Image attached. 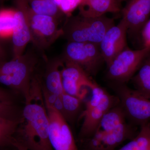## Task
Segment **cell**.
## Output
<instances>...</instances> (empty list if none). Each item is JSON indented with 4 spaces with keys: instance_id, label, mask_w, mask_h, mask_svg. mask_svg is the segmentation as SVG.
Returning a JSON list of instances; mask_svg holds the SVG:
<instances>
[{
    "instance_id": "obj_1",
    "label": "cell",
    "mask_w": 150,
    "mask_h": 150,
    "mask_svg": "<svg viewBox=\"0 0 150 150\" xmlns=\"http://www.w3.org/2000/svg\"><path fill=\"white\" fill-rule=\"evenodd\" d=\"M49 127L41 80L34 76L16 133L15 142L28 150H54L49 140Z\"/></svg>"
},
{
    "instance_id": "obj_2",
    "label": "cell",
    "mask_w": 150,
    "mask_h": 150,
    "mask_svg": "<svg viewBox=\"0 0 150 150\" xmlns=\"http://www.w3.org/2000/svg\"><path fill=\"white\" fill-rule=\"evenodd\" d=\"M37 62V56L29 50L19 58L0 62V83L19 93L26 100Z\"/></svg>"
},
{
    "instance_id": "obj_3",
    "label": "cell",
    "mask_w": 150,
    "mask_h": 150,
    "mask_svg": "<svg viewBox=\"0 0 150 150\" xmlns=\"http://www.w3.org/2000/svg\"><path fill=\"white\" fill-rule=\"evenodd\" d=\"M114 20L105 16L88 17L79 14L68 17L62 27L63 36L68 42H89L99 45Z\"/></svg>"
},
{
    "instance_id": "obj_4",
    "label": "cell",
    "mask_w": 150,
    "mask_h": 150,
    "mask_svg": "<svg viewBox=\"0 0 150 150\" xmlns=\"http://www.w3.org/2000/svg\"><path fill=\"white\" fill-rule=\"evenodd\" d=\"M115 91L124 114L132 124L141 126L150 120V96L124 84L118 83Z\"/></svg>"
},
{
    "instance_id": "obj_5",
    "label": "cell",
    "mask_w": 150,
    "mask_h": 150,
    "mask_svg": "<svg viewBox=\"0 0 150 150\" xmlns=\"http://www.w3.org/2000/svg\"><path fill=\"white\" fill-rule=\"evenodd\" d=\"M150 51V47L132 50L126 47L108 66L107 77L118 83L131 79Z\"/></svg>"
},
{
    "instance_id": "obj_6",
    "label": "cell",
    "mask_w": 150,
    "mask_h": 150,
    "mask_svg": "<svg viewBox=\"0 0 150 150\" xmlns=\"http://www.w3.org/2000/svg\"><path fill=\"white\" fill-rule=\"evenodd\" d=\"M27 13L31 41L40 50H44L63 36L62 28H60L58 19L54 17L38 14L33 12L27 4Z\"/></svg>"
},
{
    "instance_id": "obj_7",
    "label": "cell",
    "mask_w": 150,
    "mask_h": 150,
    "mask_svg": "<svg viewBox=\"0 0 150 150\" xmlns=\"http://www.w3.org/2000/svg\"><path fill=\"white\" fill-rule=\"evenodd\" d=\"M62 60L78 65L89 75L95 74L104 61L99 45L79 42H68L64 51Z\"/></svg>"
},
{
    "instance_id": "obj_8",
    "label": "cell",
    "mask_w": 150,
    "mask_h": 150,
    "mask_svg": "<svg viewBox=\"0 0 150 150\" xmlns=\"http://www.w3.org/2000/svg\"><path fill=\"white\" fill-rule=\"evenodd\" d=\"M64 62L61 75L64 91L83 100L87 94L88 89H91L96 83L80 66L71 62Z\"/></svg>"
},
{
    "instance_id": "obj_9",
    "label": "cell",
    "mask_w": 150,
    "mask_h": 150,
    "mask_svg": "<svg viewBox=\"0 0 150 150\" xmlns=\"http://www.w3.org/2000/svg\"><path fill=\"white\" fill-rule=\"evenodd\" d=\"M46 105L49 117V138L54 150H78L69 126L62 114Z\"/></svg>"
},
{
    "instance_id": "obj_10",
    "label": "cell",
    "mask_w": 150,
    "mask_h": 150,
    "mask_svg": "<svg viewBox=\"0 0 150 150\" xmlns=\"http://www.w3.org/2000/svg\"><path fill=\"white\" fill-rule=\"evenodd\" d=\"M16 6L14 26L12 35L13 59L24 54L28 44L31 41L28 17L27 0H14Z\"/></svg>"
},
{
    "instance_id": "obj_11",
    "label": "cell",
    "mask_w": 150,
    "mask_h": 150,
    "mask_svg": "<svg viewBox=\"0 0 150 150\" xmlns=\"http://www.w3.org/2000/svg\"><path fill=\"white\" fill-rule=\"evenodd\" d=\"M128 26L123 19L112 25L103 36L99 46L103 59L108 66L118 54L127 47Z\"/></svg>"
},
{
    "instance_id": "obj_12",
    "label": "cell",
    "mask_w": 150,
    "mask_h": 150,
    "mask_svg": "<svg viewBox=\"0 0 150 150\" xmlns=\"http://www.w3.org/2000/svg\"><path fill=\"white\" fill-rule=\"evenodd\" d=\"M116 97L105 92L99 103L90 110L83 112L81 118L83 122L81 127L80 137H91L96 132L103 116L111 108L116 105Z\"/></svg>"
},
{
    "instance_id": "obj_13",
    "label": "cell",
    "mask_w": 150,
    "mask_h": 150,
    "mask_svg": "<svg viewBox=\"0 0 150 150\" xmlns=\"http://www.w3.org/2000/svg\"><path fill=\"white\" fill-rule=\"evenodd\" d=\"M150 15V0H129L122 10V19L129 33L141 34Z\"/></svg>"
},
{
    "instance_id": "obj_14",
    "label": "cell",
    "mask_w": 150,
    "mask_h": 150,
    "mask_svg": "<svg viewBox=\"0 0 150 150\" xmlns=\"http://www.w3.org/2000/svg\"><path fill=\"white\" fill-rule=\"evenodd\" d=\"M137 134L126 122L108 133L96 132L92 136L90 146L92 150H112L128 138Z\"/></svg>"
},
{
    "instance_id": "obj_15",
    "label": "cell",
    "mask_w": 150,
    "mask_h": 150,
    "mask_svg": "<svg viewBox=\"0 0 150 150\" xmlns=\"http://www.w3.org/2000/svg\"><path fill=\"white\" fill-rule=\"evenodd\" d=\"M123 0H81L79 14L88 17L105 15L107 13H117L121 9Z\"/></svg>"
},
{
    "instance_id": "obj_16",
    "label": "cell",
    "mask_w": 150,
    "mask_h": 150,
    "mask_svg": "<svg viewBox=\"0 0 150 150\" xmlns=\"http://www.w3.org/2000/svg\"><path fill=\"white\" fill-rule=\"evenodd\" d=\"M63 60L53 59L47 64L44 76L43 83L41 85L46 91L58 96H61L64 91L62 85L61 70L63 66Z\"/></svg>"
},
{
    "instance_id": "obj_17",
    "label": "cell",
    "mask_w": 150,
    "mask_h": 150,
    "mask_svg": "<svg viewBox=\"0 0 150 150\" xmlns=\"http://www.w3.org/2000/svg\"><path fill=\"white\" fill-rule=\"evenodd\" d=\"M126 118V115L120 105H116L105 114L95 132L108 133L113 131L125 123Z\"/></svg>"
},
{
    "instance_id": "obj_18",
    "label": "cell",
    "mask_w": 150,
    "mask_h": 150,
    "mask_svg": "<svg viewBox=\"0 0 150 150\" xmlns=\"http://www.w3.org/2000/svg\"><path fill=\"white\" fill-rule=\"evenodd\" d=\"M131 80L135 89L150 96V51Z\"/></svg>"
},
{
    "instance_id": "obj_19",
    "label": "cell",
    "mask_w": 150,
    "mask_h": 150,
    "mask_svg": "<svg viewBox=\"0 0 150 150\" xmlns=\"http://www.w3.org/2000/svg\"><path fill=\"white\" fill-rule=\"evenodd\" d=\"M118 150H150V123L140 126L137 135Z\"/></svg>"
},
{
    "instance_id": "obj_20",
    "label": "cell",
    "mask_w": 150,
    "mask_h": 150,
    "mask_svg": "<svg viewBox=\"0 0 150 150\" xmlns=\"http://www.w3.org/2000/svg\"><path fill=\"white\" fill-rule=\"evenodd\" d=\"M21 118L18 119L0 118V147L13 146Z\"/></svg>"
},
{
    "instance_id": "obj_21",
    "label": "cell",
    "mask_w": 150,
    "mask_h": 150,
    "mask_svg": "<svg viewBox=\"0 0 150 150\" xmlns=\"http://www.w3.org/2000/svg\"><path fill=\"white\" fill-rule=\"evenodd\" d=\"M27 1L30 8L36 13L54 17L58 19L62 13L53 0H27Z\"/></svg>"
},
{
    "instance_id": "obj_22",
    "label": "cell",
    "mask_w": 150,
    "mask_h": 150,
    "mask_svg": "<svg viewBox=\"0 0 150 150\" xmlns=\"http://www.w3.org/2000/svg\"><path fill=\"white\" fill-rule=\"evenodd\" d=\"M63 106V113L67 121H72L79 111L82 100L72 96L65 92L61 96Z\"/></svg>"
},
{
    "instance_id": "obj_23",
    "label": "cell",
    "mask_w": 150,
    "mask_h": 150,
    "mask_svg": "<svg viewBox=\"0 0 150 150\" xmlns=\"http://www.w3.org/2000/svg\"><path fill=\"white\" fill-rule=\"evenodd\" d=\"M15 9L0 10V38L12 37L14 26Z\"/></svg>"
},
{
    "instance_id": "obj_24",
    "label": "cell",
    "mask_w": 150,
    "mask_h": 150,
    "mask_svg": "<svg viewBox=\"0 0 150 150\" xmlns=\"http://www.w3.org/2000/svg\"><path fill=\"white\" fill-rule=\"evenodd\" d=\"M17 111L12 102L0 100V118L4 119H18L21 117H17Z\"/></svg>"
},
{
    "instance_id": "obj_25",
    "label": "cell",
    "mask_w": 150,
    "mask_h": 150,
    "mask_svg": "<svg viewBox=\"0 0 150 150\" xmlns=\"http://www.w3.org/2000/svg\"><path fill=\"white\" fill-rule=\"evenodd\" d=\"M81 3V0H61L58 7L62 13L69 17Z\"/></svg>"
},
{
    "instance_id": "obj_26",
    "label": "cell",
    "mask_w": 150,
    "mask_h": 150,
    "mask_svg": "<svg viewBox=\"0 0 150 150\" xmlns=\"http://www.w3.org/2000/svg\"><path fill=\"white\" fill-rule=\"evenodd\" d=\"M141 37L143 47H149L150 46V19L143 28L141 33Z\"/></svg>"
},
{
    "instance_id": "obj_27",
    "label": "cell",
    "mask_w": 150,
    "mask_h": 150,
    "mask_svg": "<svg viewBox=\"0 0 150 150\" xmlns=\"http://www.w3.org/2000/svg\"><path fill=\"white\" fill-rule=\"evenodd\" d=\"M11 97L5 91L0 88V100L3 101L12 102Z\"/></svg>"
},
{
    "instance_id": "obj_28",
    "label": "cell",
    "mask_w": 150,
    "mask_h": 150,
    "mask_svg": "<svg viewBox=\"0 0 150 150\" xmlns=\"http://www.w3.org/2000/svg\"><path fill=\"white\" fill-rule=\"evenodd\" d=\"M5 57V53L4 50L0 44V62L4 61V59Z\"/></svg>"
},
{
    "instance_id": "obj_29",
    "label": "cell",
    "mask_w": 150,
    "mask_h": 150,
    "mask_svg": "<svg viewBox=\"0 0 150 150\" xmlns=\"http://www.w3.org/2000/svg\"><path fill=\"white\" fill-rule=\"evenodd\" d=\"M16 148L18 150H28L26 149L20 145H17L16 146Z\"/></svg>"
},
{
    "instance_id": "obj_30",
    "label": "cell",
    "mask_w": 150,
    "mask_h": 150,
    "mask_svg": "<svg viewBox=\"0 0 150 150\" xmlns=\"http://www.w3.org/2000/svg\"><path fill=\"white\" fill-rule=\"evenodd\" d=\"M4 1L5 0H0V3H1V4H2V3L4 2Z\"/></svg>"
},
{
    "instance_id": "obj_31",
    "label": "cell",
    "mask_w": 150,
    "mask_h": 150,
    "mask_svg": "<svg viewBox=\"0 0 150 150\" xmlns=\"http://www.w3.org/2000/svg\"><path fill=\"white\" fill-rule=\"evenodd\" d=\"M149 47H150V46H149Z\"/></svg>"
},
{
    "instance_id": "obj_32",
    "label": "cell",
    "mask_w": 150,
    "mask_h": 150,
    "mask_svg": "<svg viewBox=\"0 0 150 150\" xmlns=\"http://www.w3.org/2000/svg\"><path fill=\"white\" fill-rule=\"evenodd\" d=\"M17 150H18V149H17Z\"/></svg>"
}]
</instances>
